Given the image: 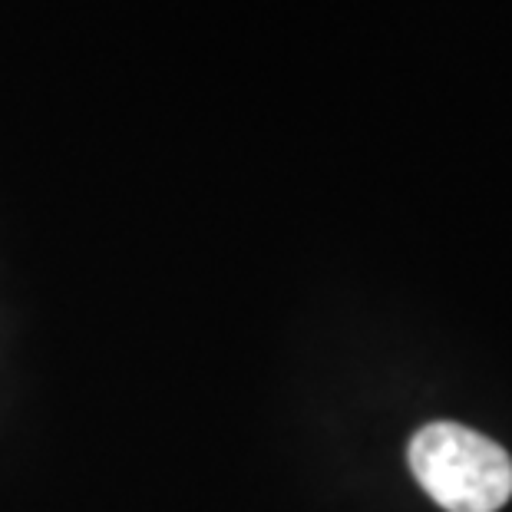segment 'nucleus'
Masks as SVG:
<instances>
[{
	"label": "nucleus",
	"mask_w": 512,
	"mask_h": 512,
	"mask_svg": "<svg viewBox=\"0 0 512 512\" xmlns=\"http://www.w3.org/2000/svg\"><path fill=\"white\" fill-rule=\"evenodd\" d=\"M420 489L446 512H496L512 496V460L496 440L460 423H427L407 450Z\"/></svg>",
	"instance_id": "f257e3e1"
}]
</instances>
